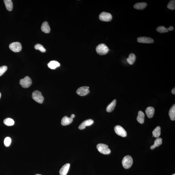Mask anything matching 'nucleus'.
<instances>
[{"instance_id": "nucleus-1", "label": "nucleus", "mask_w": 175, "mask_h": 175, "mask_svg": "<svg viewBox=\"0 0 175 175\" xmlns=\"http://www.w3.org/2000/svg\"><path fill=\"white\" fill-rule=\"evenodd\" d=\"M96 50L98 54L100 55H105L109 51L108 47L104 44H99L96 47Z\"/></svg>"}, {"instance_id": "nucleus-13", "label": "nucleus", "mask_w": 175, "mask_h": 175, "mask_svg": "<svg viewBox=\"0 0 175 175\" xmlns=\"http://www.w3.org/2000/svg\"><path fill=\"white\" fill-rule=\"evenodd\" d=\"M41 29L42 31L46 34H48L50 32V27L47 22H45L42 23Z\"/></svg>"}, {"instance_id": "nucleus-33", "label": "nucleus", "mask_w": 175, "mask_h": 175, "mask_svg": "<svg viewBox=\"0 0 175 175\" xmlns=\"http://www.w3.org/2000/svg\"><path fill=\"white\" fill-rule=\"evenodd\" d=\"M75 115H74V114H72V115H71V118L73 119V118H75Z\"/></svg>"}, {"instance_id": "nucleus-15", "label": "nucleus", "mask_w": 175, "mask_h": 175, "mask_svg": "<svg viewBox=\"0 0 175 175\" xmlns=\"http://www.w3.org/2000/svg\"><path fill=\"white\" fill-rule=\"evenodd\" d=\"M155 109L153 107H147L145 110V112L147 116L149 118H152L154 115Z\"/></svg>"}, {"instance_id": "nucleus-29", "label": "nucleus", "mask_w": 175, "mask_h": 175, "mask_svg": "<svg viewBox=\"0 0 175 175\" xmlns=\"http://www.w3.org/2000/svg\"><path fill=\"white\" fill-rule=\"evenodd\" d=\"M12 140L10 137H6L4 140V144L6 147H9L11 143Z\"/></svg>"}, {"instance_id": "nucleus-35", "label": "nucleus", "mask_w": 175, "mask_h": 175, "mask_svg": "<svg viewBox=\"0 0 175 175\" xmlns=\"http://www.w3.org/2000/svg\"><path fill=\"white\" fill-rule=\"evenodd\" d=\"M35 175H42L40 174H36Z\"/></svg>"}, {"instance_id": "nucleus-14", "label": "nucleus", "mask_w": 175, "mask_h": 175, "mask_svg": "<svg viewBox=\"0 0 175 175\" xmlns=\"http://www.w3.org/2000/svg\"><path fill=\"white\" fill-rule=\"evenodd\" d=\"M73 121L72 118H68L67 116H65L62 119L61 124L63 126H67L71 124Z\"/></svg>"}, {"instance_id": "nucleus-17", "label": "nucleus", "mask_w": 175, "mask_h": 175, "mask_svg": "<svg viewBox=\"0 0 175 175\" xmlns=\"http://www.w3.org/2000/svg\"><path fill=\"white\" fill-rule=\"evenodd\" d=\"M147 4L146 2L138 3L134 6V7L135 9L138 10H142L147 7Z\"/></svg>"}, {"instance_id": "nucleus-9", "label": "nucleus", "mask_w": 175, "mask_h": 175, "mask_svg": "<svg viewBox=\"0 0 175 175\" xmlns=\"http://www.w3.org/2000/svg\"><path fill=\"white\" fill-rule=\"evenodd\" d=\"M89 87L87 86H83L80 87L77 89L76 93L77 94L81 96H86L89 92Z\"/></svg>"}, {"instance_id": "nucleus-11", "label": "nucleus", "mask_w": 175, "mask_h": 175, "mask_svg": "<svg viewBox=\"0 0 175 175\" xmlns=\"http://www.w3.org/2000/svg\"><path fill=\"white\" fill-rule=\"evenodd\" d=\"M94 123L93 120L89 119L86 120L84 121L83 122L79 125L78 127V129L81 130L85 129L87 126H90Z\"/></svg>"}, {"instance_id": "nucleus-19", "label": "nucleus", "mask_w": 175, "mask_h": 175, "mask_svg": "<svg viewBox=\"0 0 175 175\" xmlns=\"http://www.w3.org/2000/svg\"><path fill=\"white\" fill-rule=\"evenodd\" d=\"M116 100H114L108 105L107 108V111L108 112H111L113 111L116 104Z\"/></svg>"}, {"instance_id": "nucleus-8", "label": "nucleus", "mask_w": 175, "mask_h": 175, "mask_svg": "<svg viewBox=\"0 0 175 175\" xmlns=\"http://www.w3.org/2000/svg\"><path fill=\"white\" fill-rule=\"evenodd\" d=\"M115 132L118 135L121 136V137H125L127 136V133L126 130L122 126L117 125L115 126Z\"/></svg>"}, {"instance_id": "nucleus-31", "label": "nucleus", "mask_w": 175, "mask_h": 175, "mask_svg": "<svg viewBox=\"0 0 175 175\" xmlns=\"http://www.w3.org/2000/svg\"><path fill=\"white\" fill-rule=\"evenodd\" d=\"M167 29L168 31H173V29H174V28H173V26H170Z\"/></svg>"}, {"instance_id": "nucleus-36", "label": "nucleus", "mask_w": 175, "mask_h": 175, "mask_svg": "<svg viewBox=\"0 0 175 175\" xmlns=\"http://www.w3.org/2000/svg\"><path fill=\"white\" fill-rule=\"evenodd\" d=\"M172 175H175V174H173Z\"/></svg>"}, {"instance_id": "nucleus-12", "label": "nucleus", "mask_w": 175, "mask_h": 175, "mask_svg": "<svg viewBox=\"0 0 175 175\" xmlns=\"http://www.w3.org/2000/svg\"><path fill=\"white\" fill-rule=\"evenodd\" d=\"M70 165L69 163H67L63 165L60 171V175H67L69 170Z\"/></svg>"}, {"instance_id": "nucleus-18", "label": "nucleus", "mask_w": 175, "mask_h": 175, "mask_svg": "<svg viewBox=\"0 0 175 175\" xmlns=\"http://www.w3.org/2000/svg\"><path fill=\"white\" fill-rule=\"evenodd\" d=\"M145 114L143 112L140 111L138 112L137 118V120L139 123L142 124L144 122Z\"/></svg>"}, {"instance_id": "nucleus-20", "label": "nucleus", "mask_w": 175, "mask_h": 175, "mask_svg": "<svg viewBox=\"0 0 175 175\" xmlns=\"http://www.w3.org/2000/svg\"><path fill=\"white\" fill-rule=\"evenodd\" d=\"M169 115L170 119L174 121L175 120V104L173 105L169 110Z\"/></svg>"}, {"instance_id": "nucleus-25", "label": "nucleus", "mask_w": 175, "mask_h": 175, "mask_svg": "<svg viewBox=\"0 0 175 175\" xmlns=\"http://www.w3.org/2000/svg\"><path fill=\"white\" fill-rule=\"evenodd\" d=\"M14 121L12 118H6L4 120V123L7 126H12L14 124Z\"/></svg>"}, {"instance_id": "nucleus-2", "label": "nucleus", "mask_w": 175, "mask_h": 175, "mask_svg": "<svg viewBox=\"0 0 175 175\" xmlns=\"http://www.w3.org/2000/svg\"><path fill=\"white\" fill-rule=\"evenodd\" d=\"M133 163V159L132 157L129 155L125 156L122 161L123 166L126 169H129L131 167Z\"/></svg>"}, {"instance_id": "nucleus-21", "label": "nucleus", "mask_w": 175, "mask_h": 175, "mask_svg": "<svg viewBox=\"0 0 175 175\" xmlns=\"http://www.w3.org/2000/svg\"><path fill=\"white\" fill-rule=\"evenodd\" d=\"M6 7L8 11H11L13 9V3L11 0H4V1Z\"/></svg>"}, {"instance_id": "nucleus-4", "label": "nucleus", "mask_w": 175, "mask_h": 175, "mask_svg": "<svg viewBox=\"0 0 175 175\" xmlns=\"http://www.w3.org/2000/svg\"><path fill=\"white\" fill-rule=\"evenodd\" d=\"M32 98L36 102L39 104H42L44 100V98L41 92L38 90L34 91L32 93Z\"/></svg>"}, {"instance_id": "nucleus-3", "label": "nucleus", "mask_w": 175, "mask_h": 175, "mask_svg": "<svg viewBox=\"0 0 175 175\" xmlns=\"http://www.w3.org/2000/svg\"><path fill=\"white\" fill-rule=\"evenodd\" d=\"M97 148L99 152L105 155L109 154L111 152V150L108 148V146L106 144H98L97 146Z\"/></svg>"}, {"instance_id": "nucleus-5", "label": "nucleus", "mask_w": 175, "mask_h": 175, "mask_svg": "<svg viewBox=\"0 0 175 175\" xmlns=\"http://www.w3.org/2000/svg\"><path fill=\"white\" fill-rule=\"evenodd\" d=\"M20 84L23 88H28L32 84V80L29 76H26L24 78L20 80Z\"/></svg>"}, {"instance_id": "nucleus-26", "label": "nucleus", "mask_w": 175, "mask_h": 175, "mask_svg": "<svg viewBox=\"0 0 175 175\" xmlns=\"http://www.w3.org/2000/svg\"><path fill=\"white\" fill-rule=\"evenodd\" d=\"M34 48L35 49L39 50L43 53H44V52H46V49L44 47L43 45H41V44H36L34 46Z\"/></svg>"}, {"instance_id": "nucleus-10", "label": "nucleus", "mask_w": 175, "mask_h": 175, "mask_svg": "<svg viewBox=\"0 0 175 175\" xmlns=\"http://www.w3.org/2000/svg\"><path fill=\"white\" fill-rule=\"evenodd\" d=\"M137 42L141 43L152 44L154 43V40L150 38L146 37H139L137 38Z\"/></svg>"}, {"instance_id": "nucleus-16", "label": "nucleus", "mask_w": 175, "mask_h": 175, "mask_svg": "<svg viewBox=\"0 0 175 175\" xmlns=\"http://www.w3.org/2000/svg\"><path fill=\"white\" fill-rule=\"evenodd\" d=\"M60 63L59 62L54 60L50 62L48 64V67L52 70L55 69L57 67H60Z\"/></svg>"}, {"instance_id": "nucleus-23", "label": "nucleus", "mask_w": 175, "mask_h": 175, "mask_svg": "<svg viewBox=\"0 0 175 175\" xmlns=\"http://www.w3.org/2000/svg\"><path fill=\"white\" fill-rule=\"evenodd\" d=\"M162 139L161 138L158 137L155 140L154 142V144L153 145L151 146V150H153L155 149L156 147L159 146L161 145L162 143Z\"/></svg>"}, {"instance_id": "nucleus-30", "label": "nucleus", "mask_w": 175, "mask_h": 175, "mask_svg": "<svg viewBox=\"0 0 175 175\" xmlns=\"http://www.w3.org/2000/svg\"><path fill=\"white\" fill-rule=\"evenodd\" d=\"M8 67L7 66H3L0 67V76L3 74L7 70Z\"/></svg>"}, {"instance_id": "nucleus-6", "label": "nucleus", "mask_w": 175, "mask_h": 175, "mask_svg": "<svg viewBox=\"0 0 175 175\" xmlns=\"http://www.w3.org/2000/svg\"><path fill=\"white\" fill-rule=\"evenodd\" d=\"M9 47L11 50L15 52H19L22 50L21 44L18 42H13L9 45Z\"/></svg>"}, {"instance_id": "nucleus-24", "label": "nucleus", "mask_w": 175, "mask_h": 175, "mask_svg": "<svg viewBox=\"0 0 175 175\" xmlns=\"http://www.w3.org/2000/svg\"><path fill=\"white\" fill-rule=\"evenodd\" d=\"M161 129L160 127L157 126L152 132V134L154 137H158L160 136Z\"/></svg>"}, {"instance_id": "nucleus-27", "label": "nucleus", "mask_w": 175, "mask_h": 175, "mask_svg": "<svg viewBox=\"0 0 175 175\" xmlns=\"http://www.w3.org/2000/svg\"><path fill=\"white\" fill-rule=\"evenodd\" d=\"M156 30L158 32L160 33H167L168 31L167 29L163 26H160L158 27L156 29Z\"/></svg>"}, {"instance_id": "nucleus-7", "label": "nucleus", "mask_w": 175, "mask_h": 175, "mask_svg": "<svg viewBox=\"0 0 175 175\" xmlns=\"http://www.w3.org/2000/svg\"><path fill=\"white\" fill-rule=\"evenodd\" d=\"M99 18L101 21L109 22L112 20V16L110 13L103 12L99 15Z\"/></svg>"}, {"instance_id": "nucleus-28", "label": "nucleus", "mask_w": 175, "mask_h": 175, "mask_svg": "<svg viewBox=\"0 0 175 175\" xmlns=\"http://www.w3.org/2000/svg\"><path fill=\"white\" fill-rule=\"evenodd\" d=\"M167 8L171 10H173L175 9V1L174 0L171 1L168 3Z\"/></svg>"}, {"instance_id": "nucleus-22", "label": "nucleus", "mask_w": 175, "mask_h": 175, "mask_svg": "<svg viewBox=\"0 0 175 175\" xmlns=\"http://www.w3.org/2000/svg\"><path fill=\"white\" fill-rule=\"evenodd\" d=\"M136 59L135 55L133 53H131L129 55V57L127 59V61L129 64L132 65L135 61Z\"/></svg>"}, {"instance_id": "nucleus-34", "label": "nucleus", "mask_w": 175, "mask_h": 175, "mask_svg": "<svg viewBox=\"0 0 175 175\" xmlns=\"http://www.w3.org/2000/svg\"><path fill=\"white\" fill-rule=\"evenodd\" d=\"M1 93H0V99H1Z\"/></svg>"}, {"instance_id": "nucleus-32", "label": "nucleus", "mask_w": 175, "mask_h": 175, "mask_svg": "<svg viewBox=\"0 0 175 175\" xmlns=\"http://www.w3.org/2000/svg\"><path fill=\"white\" fill-rule=\"evenodd\" d=\"M172 93L173 94H175V88H173L172 91Z\"/></svg>"}]
</instances>
